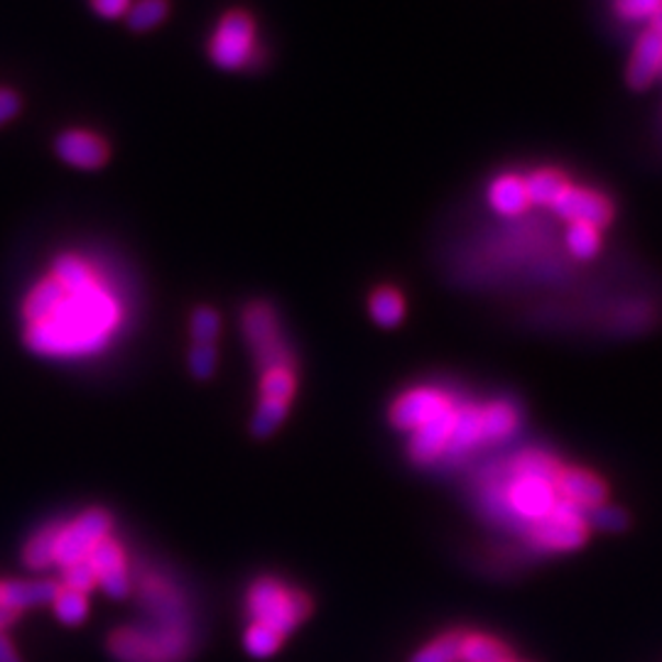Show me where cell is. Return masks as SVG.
I'll return each mask as SVG.
<instances>
[{
  "instance_id": "cell-1",
  "label": "cell",
  "mask_w": 662,
  "mask_h": 662,
  "mask_svg": "<svg viewBox=\"0 0 662 662\" xmlns=\"http://www.w3.org/2000/svg\"><path fill=\"white\" fill-rule=\"evenodd\" d=\"M25 344L39 356H87L106 344L121 307L84 258L61 253L23 303Z\"/></svg>"
},
{
  "instance_id": "cell-2",
  "label": "cell",
  "mask_w": 662,
  "mask_h": 662,
  "mask_svg": "<svg viewBox=\"0 0 662 662\" xmlns=\"http://www.w3.org/2000/svg\"><path fill=\"white\" fill-rule=\"evenodd\" d=\"M248 612H251L255 624L273 628L285 638L312 612V604L303 592H293L277 579L263 577L251 586Z\"/></svg>"
},
{
  "instance_id": "cell-3",
  "label": "cell",
  "mask_w": 662,
  "mask_h": 662,
  "mask_svg": "<svg viewBox=\"0 0 662 662\" xmlns=\"http://www.w3.org/2000/svg\"><path fill=\"white\" fill-rule=\"evenodd\" d=\"M111 527H113L111 513L103 509H89L77 515L69 525L59 527L55 562L61 569L87 562L89 555L94 552V547L106 540V537H111Z\"/></svg>"
},
{
  "instance_id": "cell-4",
  "label": "cell",
  "mask_w": 662,
  "mask_h": 662,
  "mask_svg": "<svg viewBox=\"0 0 662 662\" xmlns=\"http://www.w3.org/2000/svg\"><path fill=\"white\" fill-rule=\"evenodd\" d=\"M243 334L251 346L258 366L263 370L275 366H293V356L281 336L277 317L271 305L253 303L243 312Z\"/></svg>"
},
{
  "instance_id": "cell-5",
  "label": "cell",
  "mask_w": 662,
  "mask_h": 662,
  "mask_svg": "<svg viewBox=\"0 0 662 662\" xmlns=\"http://www.w3.org/2000/svg\"><path fill=\"white\" fill-rule=\"evenodd\" d=\"M253 39L255 23L251 15L243 13V10H233V13L224 15L209 45L214 65L229 71L246 67L253 52Z\"/></svg>"
},
{
  "instance_id": "cell-6",
  "label": "cell",
  "mask_w": 662,
  "mask_h": 662,
  "mask_svg": "<svg viewBox=\"0 0 662 662\" xmlns=\"http://www.w3.org/2000/svg\"><path fill=\"white\" fill-rule=\"evenodd\" d=\"M533 535L545 550L572 552L586 543V511L560 499L545 521L535 523Z\"/></svg>"
},
{
  "instance_id": "cell-7",
  "label": "cell",
  "mask_w": 662,
  "mask_h": 662,
  "mask_svg": "<svg viewBox=\"0 0 662 662\" xmlns=\"http://www.w3.org/2000/svg\"><path fill=\"white\" fill-rule=\"evenodd\" d=\"M454 408V402L444 396L442 390L434 388H415L402 392V396L390 406V425L402 432H415L418 427L427 425L442 412Z\"/></svg>"
},
{
  "instance_id": "cell-8",
  "label": "cell",
  "mask_w": 662,
  "mask_h": 662,
  "mask_svg": "<svg viewBox=\"0 0 662 662\" xmlns=\"http://www.w3.org/2000/svg\"><path fill=\"white\" fill-rule=\"evenodd\" d=\"M557 501H560L557 483L547 479L518 476L509 489L511 509L515 511V515H521L523 521H530V523L545 521L547 515L552 513Z\"/></svg>"
},
{
  "instance_id": "cell-9",
  "label": "cell",
  "mask_w": 662,
  "mask_h": 662,
  "mask_svg": "<svg viewBox=\"0 0 662 662\" xmlns=\"http://www.w3.org/2000/svg\"><path fill=\"white\" fill-rule=\"evenodd\" d=\"M552 209L569 224H589L594 226V229H604L614 216V206L606 196L589 190L569 187V184L567 190L557 196Z\"/></svg>"
},
{
  "instance_id": "cell-10",
  "label": "cell",
  "mask_w": 662,
  "mask_h": 662,
  "mask_svg": "<svg viewBox=\"0 0 662 662\" xmlns=\"http://www.w3.org/2000/svg\"><path fill=\"white\" fill-rule=\"evenodd\" d=\"M55 152L61 162L77 170H99L109 160L106 140L89 130H65L55 140Z\"/></svg>"
},
{
  "instance_id": "cell-11",
  "label": "cell",
  "mask_w": 662,
  "mask_h": 662,
  "mask_svg": "<svg viewBox=\"0 0 662 662\" xmlns=\"http://www.w3.org/2000/svg\"><path fill=\"white\" fill-rule=\"evenodd\" d=\"M457 406L449 408L447 412H442L434 420H430L427 425L418 427L410 437V457L427 464L442 457L444 452L452 447V437H454V427H457Z\"/></svg>"
},
{
  "instance_id": "cell-12",
  "label": "cell",
  "mask_w": 662,
  "mask_h": 662,
  "mask_svg": "<svg viewBox=\"0 0 662 662\" xmlns=\"http://www.w3.org/2000/svg\"><path fill=\"white\" fill-rule=\"evenodd\" d=\"M660 69H662V33H658L655 27H650L640 35L638 45L634 49V57L628 61V69H626L628 87L636 91L648 89L653 84V79L660 75Z\"/></svg>"
},
{
  "instance_id": "cell-13",
  "label": "cell",
  "mask_w": 662,
  "mask_h": 662,
  "mask_svg": "<svg viewBox=\"0 0 662 662\" xmlns=\"http://www.w3.org/2000/svg\"><path fill=\"white\" fill-rule=\"evenodd\" d=\"M557 493L562 501H569L579 505V509L592 511L596 505L606 503V483L598 476L582 471V469H569L560 471L557 476Z\"/></svg>"
},
{
  "instance_id": "cell-14",
  "label": "cell",
  "mask_w": 662,
  "mask_h": 662,
  "mask_svg": "<svg viewBox=\"0 0 662 662\" xmlns=\"http://www.w3.org/2000/svg\"><path fill=\"white\" fill-rule=\"evenodd\" d=\"M59 584L49 579H30V582H5L0 584V604H5L15 612L52 604L59 594Z\"/></svg>"
},
{
  "instance_id": "cell-15",
  "label": "cell",
  "mask_w": 662,
  "mask_h": 662,
  "mask_svg": "<svg viewBox=\"0 0 662 662\" xmlns=\"http://www.w3.org/2000/svg\"><path fill=\"white\" fill-rule=\"evenodd\" d=\"M489 202L499 214L503 216H515L523 214L530 206V196L525 190V180L515 178V174H505L499 178L489 190Z\"/></svg>"
},
{
  "instance_id": "cell-16",
  "label": "cell",
  "mask_w": 662,
  "mask_h": 662,
  "mask_svg": "<svg viewBox=\"0 0 662 662\" xmlns=\"http://www.w3.org/2000/svg\"><path fill=\"white\" fill-rule=\"evenodd\" d=\"M518 427V412L511 402H491L489 408H481V434L483 442H501Z\"/></svg>"
},
{
  "instance_id": "cell-17",
  "label": "cell",
  "mask_w": 662,
  "mask_h": 662,
  "mask_svg": "<svg viewBox=\"0 0 662 662\" xmlns=\"http://www.w3.org/2000/svg\"><path fill=\"white\" fill-rule=\"evenodd\" d=\"M368 312H370V319H374L378 327L392 329L402 322V317H406V299H402L398 289L380 287L374 295H370Z\"/></svg>"
},
{
  "instance_id": "cell-18",
  "label": "cell",
  "mask_w": 662,
  "mask_h": 662,
  "mask_svg": "<svg viewBox=\"0 0 662 662\" xmlns=\"http://www.w3.org/2000/svg\"><path fill=\"white\" fill-rule=\"evenodd\" d=\"M297 390V376H295V366H275L263 370L261 376V398L263 400H277V402H287L295 398Z\"/></svg>"
},
{
  "instance_id": "cell-19",
  "label": "cell",
  "mask_w": 662,
  "mask_h": 662,
  "mask_svg": "<svg viewBox=\"0 0 662 662\" xmlns=\"http://www.w3.org/2000/svg\"><path fill=\"white\" fill-rule=\"evenodd\" d=\"M511 660L509 648L501 640L471 634L461 638V662H505Z\"/></svg>"
},
{
  "instance_id": "cell-20",
  "label": "cell",
  "mask_w": 662,
  "mask_h": 662,
  "mask_svg": "<svg viewBox=\"0 0 662 662\" xmlns=\"http://www.w3.org/2000/svg\"><path fill=\"white\" fill-rule=\"evenodd\" d=\"M525 190L527 196H530V204L552 206L557 196L567 190V180L555 170H540L525 180Z\"/></svg>"
},
{
  "instance_id": "cell-21",
  "label": "cell",
  "mask_w": 662,
  "mask_h": 662,
  "mask_svg": "<svg viewBox=\"0 0 662 662\" xmlns=\"http://www.w3.org/2000/svg\"><path fill=\"white\" fill-rule=\"evenodd\" d=\"M483 442L481 434V408H459L457 410V427H454L452 447L449 449H471Z\"/></svg>"
},
{
  "instance_id": "cell-22",
  "label": "cell",
  "mask_w": 662,
  "mask_h": 662,
  "mask_svg": "<svg viewBox=\"0 0 662 662\" xmlns=\"http://www.w3.org/2000/svg\"><path fill=\"white\" fill-rule=\"evenodd\" d=\"M61 525L45 527L43 533H37L33 540L25 547V564L30 569H45L55 562V550H57V537H59Z\"/></svg>"
},
{
  "instance_id": "cell-23",
  "label": "cell",
  "mask_w": 662,
  "mask_h": 662,
  "mask_svg": "<svg viewBox=\"0 0 662 662\" xmlns=\"http://www.w3.org/2000/svg\"><path fill=\"white\" fill-rule=\"evenodd\" d=\"M287 410H289L287 402L261 398V402H258V408L253 412V420H251L253 437H258V440L271 437V434L285 422Z\"/></svg>"
},
{
  "instance_id": "cell-24",
  "label": "cell",
  "mask_w": 662,
  "mask_h": 662,
  "mask_svg": "<svg viewBox=\"0 0 662 662\" xmlns=\"http://www.w3.org/2000/svg\"><path fill=\"white\" fill-rule=\"evenodd\" d=\"M164 18H168V0H138L126 13L128 27L136 30V33H148V30L158 27Z\"/></svg>"
},
{
  "instance_id": "cell-25",
  "label": "cell",
  "mask_w": 662,
  "mask_h": 662,
  "mask_svg": "<svg viewBox=\"0 0 662 662\" xmlns=\"http://www.w3.org/2000/svg\"><path fill=\"white\" fill-rule=\"evenodd\" d=\"M461 634H444L432 643L420 648L410 662H459L461 660Z\"/></svg>"
},
{
  "instance_id": "cell-26",
  "label": "cell",
  "mask_w": 662,
  "mask_h": 662,
  "mask_svg": "<svg viewBox=\"0 0 662 662\" xmlns=\"http://www.w3.org/2000/svg\"><path fill=\"white\" fill-rule=\"evenodd\" d=\"M55 616L61 620L65 626H79L84 624V618L89 616V602L84 594L71 592V589H59V594L55 596Z\"/></svg>"
},
{
  "instance_id": "cell-27",
  "label": "cell",
  "mask_w": 662,
  "mask_h": 662,
  "mask_svg": "<svg viewBox=\"0 0 662 662\" xmlns=\"http://www.w3.org/2000/svg\"><path fill=\"white\" fill-rule=\"evenodd\" d=\"M91 567H94L96 577H106L113 572H121V569H126V552H123V547L113 540V537H106V540L99 543L94 547V552L89 555L87 560Z\"/></svg>"
},
{
  "instance_id": "cell-28",
  "label": "cell",
  "mask_w": 662,
  "mask_h": 662,
  "mask_svg": "<svg viewBox=\"0 0 662 662\" xmlns=\"http://www.w3.org/2000/svg\"><path fill=\"white\" fill-rule=\"evenodd\" d=\"M243 646L253 658H271L277 653V648L283 646V636L277 634V630L253 620V624L246 628Z\"/></svg>"
},
{
  "instance_id": "cell-29",
  "label": "cell",
  "mask_w": 662,
  "mask_h": 662,
  "mask_svg": "<svg viewBox=\"0 0 662 662\" xmlns=\"http://www.w3.org/2000/svg\"><path fill=\"white\" fill-rule=\"evenodd\" d=\"M567 248L574 253L579 261H589L598 253L602 248V238H598V229L589 224H572L567 231Z\"/></svg>"
},
{
  "instance_id": "cell-30",
  "label": "cell",
  "mask_w": 662,
  "mask_h": 662,
  "mask_svg": "<svg viewBox=\"0 0 662 662\" xmlns=\"http://www.w3.org/2000/svg\"><path fill=\"white\" fill-rule=\"evenodd\" d=\"M190 334L194 339V344H214L221 334V317L216 309L212 307H196L192 312V322H190Z\"/></svg>"
},
{
  "instance_id": "cell-31",
  "label": "cell",
  "mask_w": 662,
  "mask_h": 662,
  "mask_svg": "<svg viewBox=\"0 0 662 662\" xmlns=\"http://www.w3.org/2000/svg\"><path fill=\"white\" fill-rule=\"evenodd\" d=\"M515 473L518 476H533V479H547L557 483V476H560V467L557 461L547 457V454L540 452H525L523 457L515 461Z\"/></svg>"
},
{
  "instance_id": "cell-32",
  "label": "cell",
  "mask_w": 662,
  "mask_h": 662,
  "mask_svg": "<svg viewBox=\"0 0 662 662\" xmlns=\"http://www.w3.org/2000/svg\"><path fill=\"white\" fill-rule=\"evenodd\" d=\"M190 370L196 380H206L216 374L219 366V351L214 344H194L190 349Z\"/></svg>"
},
{
  "instance_id": "cell-33",
  "label": "cell",
  "mask_w": 662,
  "mask_h": 662,
  "mask_svg": "<svg viewBox=\"0 0 662 662\" xmlns=\"http://www.w3.org/2000/svg\"><path fill=\"white\" fill-rule=\"evenodd\" d=\"M586 525H594L596 530L604 533H620L628 527V515L620 509H614V505L602 503L596 509L586 511Z\"/></svg>"
},
{
  "instance_id": "cell-34",
  "label": "cell",
  "mask_w": 662,
  "mask_h": 662,
  "mask_svg": "<svg viewBox=\"0 0 662 662\" xmlns=\"http://www.w3.org/2000/svg\"><path fill=\"white\" fill-rule=\"evenodd\" d=\"M96 586H99V577L89 562L65 567V589H71V592H79L87 596L91 589Z\"/></svg>"
},
{
  "instance_id": "cell-35",
  "label": "cell",
  "mask_w": 662,
  "mask_h": 662,
  "mask_svg": "<svg viewBox=\"0 0 662 662\" xmlns=\"http://www.w3.org/2000/svg\"><path fill=\"white\" fill-rule=\"evenodd\" d=\"M616 10L626 20H653L662 10V0H616Z\"/></svg>"
},
{
  "instance_id": "cell-36",
  "label": "cell",
  "mask_w": 662,
  "mask_h": 662,
  "mask_svg": "<svg viewBox=\"0 0 662 662\" xmlns=\"http://www.w3.org/2000/svg\"><path fill=\"white\" fill-rule=\"evenodd\" d=\"M99 584L103 586V592H106L111 598H123V596H128V592H130V582H128L126 569L101 577Z\"/></svg>"
},
{
  "instance_id": "cell-37",
  "label": "cell",
  "mask_w": 662,
  "mask_h": 662,
  "mask_svg": "<svg viewBox=\"0 0 662 662\" xmlns=\"http://www.w3.org/2000/svg\"><path fill=\"white\" fill-rule=\"evenodd\" d=\"M20 109H23V99L18 96V91L0 87V126H5V123L13 121Z\"/></svg>"
},
{
  "instance_id": "cell-38",
  "label": "cell",
  "mask_w": 662,
  "mask_h": 662,
  "mask_svg": "<svg viewBox=\"0 0 662 662\" xmlns=\"http://www.w3.org/2000/svg\"><path fill=\"white\" fill-rule=\"evenodd\" d=\"M130 0H91V8L96 10V15L106 20L123 18L130 10Z\"/></svg>"
},
{
  "instance_id": "cell-39",
  "label": "cell",
  "mask_w": 662,
  "mask_h": 662,
  "mask_svg": "<svg viewBox=\"0 0 662 662\" xmlns=\"http://www.w3.org/2000/svg\"><path fill=\"white\" fill-rule=\"evenodd\" d=\"M0 662H20L15 648L5 634H0Z\"/></svg>"
},
{
  "instance_id": "cell-40",
  "label": "cell",
  "mask_w": 662,
  "mask_h": 662,
  "mask_svg": "<svg viewBox=\"0 0 662 662\" xmlns=\"http://www.w3.org/2000/svg\"><path fill=\"white\" fill-rule=\"evenodd\" d=\"M18 616H20V612H15V608L0 604V634H3L8 626H13L18 620Z\"/></svg>"
},
{
  "instance_id": "cell-41",
  "label": "cell",
  "mask_w": 662,
  "mask_h": 662,
  "mask_svg": "<svg viewBox=\"0 0 662 662\" xmlns=\"http://www.w3.org/2000/svg\"><path fill=\"white\" fill-rule=\"evenodd\" d=\"M653 27L658 30V33H662V10L653 18Z\"/></svg>"
},
{
  "instance_id": "cell-42",
  "label": "cell",
  "mask_w": 662,
  "mask_h": 662,
  "mask_svg": "<svg viewBox=\"0 0 662 662\" xmlns=\"http://www.w3.org/2000/svg\"><path fill=\"white\" fill-rule=\"evenodd\" d=\"M505 662H521V660H505Z\"/></svg>"
}]
</instances>
